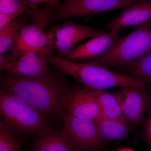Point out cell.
<instances>
[{
	"label": "cell",
	"instance_id": "cell-1",
	"mask_svg": "<svg viewBox=\"0 0 151 151\" xmlns=\"http://www.w3.org/2000/svg\"><path fill=\"white\" fill-rule=\"evenodd\" d=\"M2 89L35 107L47 118L62 116L63 102L70 87L65 80L50 73L33 78L1 76Z\"/></svg>",
	"mask_w": 151,
	"mask_h": 151
},
{
	"label": "cell",
	"instance_id": "cell-2",
	"mask_svg": "<svg viewBox=\"0 0 151 151\" xmlns=\"http://www.w3.org/2000/svg\"><path fill=\"white\" fill-rule=\"evenodd\" d=\"M47 64L72 76L85 88L101 90L124 86L146 88L147 84L132 76L113 72L108 68L85 61L77 63L63 59L52 53H43Z\"/></svg>",
	"mask_w": 151,
	"mask_h": 151
},
{
	"label": "cell",
	"instance_id": "cell-3",
	"mask_svg": "<svg viewBox=\"0 0 151 151\" xmlns=\"http://www.w3.org/2000/svg\"><path fill=\"white\" fill-rule=\"evenodd\" d=\"M52 15V9L48 6L31 11L35 23L26 25L19 32L6 56L9 61H15L28 51L52 53L54 46L51 37L45 30Z\"/></svg>",
	"mask_w": 151,
	"mask_h": 151
},
{
	"label": "cell",
	"instance_id": "cell-4",
	"mask_svg": "<svg viewBox=\"0 0 151 151\" xmlns=\"http://www.w3.org/2000/svg\"><path fill=\"white\" fill-rule=\"evenodd\" d=\"M0 113L1 122L12 131L36 134L48 128L47 117L29 103L2 89Z\"/></svg>",
	"mask_w": 151,
	"mask_h": 151
},
{
	"label": "cell",
	"instance_id": "cell-5",
	"mask_svg": "<svg viewBox=\"0 0 151 151\" xmlns=\"http://www.w3.org/2000/svg\"><path fill=\"white\" fill-rule=\"evenodd\" d=\"M151 51V19L122 38L103 56L85 61L105 68H111L128 64Z\"/></svg>",
	"mask_w": 151,
	"mask_h": 151
},
{
	"label": "cell",
	"instance_id": "cell-6",
	"mask_svg": "<svg viewBox=\"0 0 151 151\" xmlns=\"http://www.w3.org/2000/svg\"><path fill=\"white\" fill-rule=\"evenodd\" d=\"M142 0H63L52 9V18L60 21L82 17L89 21L97 14L126 8Z\"/></svg>",
	"mask_w": 151,
	"mask_h": 151
},
{
	"label": "cell",
	"instance_id": "cell-7",
	"mask_svg": "<svg viewBox=\"0 0 151 151\" xmlns=\"http://www.w3.org/2000/svg\"><path fill=\"white\" fill-rule=\"evenodd\" d=\"M64 126L62 130L74 148L89 150L101 147L104 140L95 122L76 118L64 111L62 116Z\"/></svg>",
	"mask_w": 151,
	"mask_h": 151
},
{
	"label": "cell",
	"instance_id": "cell-8",
	"mask_svg": "<svg viewBox=\"0 0 151 151\" xmlns=\"http://www.w3.org/2000/svg\"><path fill=\"white\" fill-rule=\"evenodd\" d=\"M105 32L104 30L93 28L68 22L57 25L48 31L57 56L63 58L78 42L90 37H94Z\"/></svg>",
	"mask_w": 151,
	"mask_h": 151
},
{
	"label": "cell",
	"instance_id": "cell-9",
	"mask_svg": "<svg viewBox=\"0 0 151 151\" xmlns=\"http://www.w3.org/2000/svg\"><path fill=\"white\" fill-rule=\"evenodd\" d=\"M114 94L130 127L135 128L144 125L146 111L151 103L150 94L145 88L124 86Z\"/></svg>",
	"mask_w": 151,
	"mask_h": 151
},
{
	"label": "cell",
	"instance_id": "cell-10",
	"mask_svg": "<svg viewBox=\"0 0 151 151\" xmlns=\"http://www.w3.org/2000/svg\"><path fill=\"white\" fill-rule=\"evenodd\" d=\"M0 69L11 78H33L50 73L43 53L29 51L15 61H10L6 56L0 54Z\"/></svg>",
	"mask_w": 151,
	"mask_h": 151
},
{
	"label": "cell",
	"instance_id": "cell-11",
	"mask_svg": "<svg viewBox=\"0 0 151 151\" xmlns=\"http://www.w3.org/2000/svg\"><path fill=\"white\" fill-rule=\"evenodd\" d=\"M64 111L76 118L95 122L102 114L93 90L71 87L65 97Z\"/></svg>",
	"mask_w": 151,
	"mask_h": 151
},
{
	"label": "cell",
	"instance_id": "cell-12",
	"mask_svg": "<svg viewBox=\"0 0 151 151\" xmlns=\"http://www.w3.org/2000/svg\"><path fill=\"white\" fill-rule=\"evenodd\" d=\"M120 32L121 30H114L92 37L73 48L62 59L71 61L97 59L110 51L122 39Z\"/></svg>",
	"mask_w": 151,
	"mask_h": 151
},
{
	"label": "cell",
	"instance_id": "cell-13",
	"mask_svg": "<svg viewBox=\"0 0 151 151\" xmlns=\"http://www.w3.org/2000/svg\"><path fill=\"white\" fill-rule=\"evenodd\" d=\"M151 19V0H142L125 9L122 13L103 27L109 31L121 30L131 26L142 25Z\"/></svg>",
	"mask_w": 151,
	"mask_h": 151
},
{
	"label": "cell",
	"instance_id": "cell-14",
	"mask_svg": "<svg viewBox=\"0 0 151 151\" xmlns=\"http://www.w3.org/2000/svg\"><path fill=\"white\" fill-rule=\"evenodd\" d=\"M33 151H74L73 144L61 131L47 128L35 134Z\"/></svg>",
	"mask_w": 151,
	"mask_h": 151
},
{
	"label": "cell",
	"instance_id": "cell-15",
	"mask_svg": "<svg viewBox=\"0 0 151 151\" xmlns=\"http://www.w3.org/2000/svg\"><path fill=\"white\" fill-rule=\"evenodd\" d=\"M94 122L104 140L124 139L129 135V124L109 119L102 113Z\"/></svg>",
	"mask_w": 151,
	"mask_h": 151
},
{
	"label": "cell",
	"instance_id": "cell-16",
	"mask_svg": "<svg viewBox=\"0 0 151 151\" xmlns=\"http://www.w3.org/2000/svg\"><path fill=\"white\" fill-rule=\"evenodd\" d=\"M93 90L103 114L109 119L129 124L122 112L119 100L114 93L111 94L103 90Z\"/></svg>",
	"mask_w": 151,
	"mask_h": 151
},
{
	"label": "cell",
	"instance_id": "cell-17",
	"mask_svg": "<svg viewBox=\"0 0 151 151\" xmlns=\"http://www.w3.org/2000/svg\"><path fill=\"white\" fill-rule=\"evenodd\" d=\"M117 67L122 73L132 76L146 84H151V51L137 60Z\"/></svg>",
	"mask_w": 151,
	"mask_h": 151
},
{
	"label": "cell",
	"instance_id": "cell-18",
	"mask_svg": "<svg viewBox=\"0 0 151 151\" xmlns=\"http://www.w3.org/2000/svg\"><path fill=\"white\" fill-rule=\"evenodd\" d=\"M25 24L24 19H17L0 31V54H4L10 49L19 32Z\"/></svg>",
	"mask_w": 151,
	"mask_h": 151
},
{
	"label": "cell",
	"instance_id": "cell-19",
	"mask_svg": "<svg viewBox=\"0 0 151 151\" xmlns=\"http://www.w3.org/2000/svg\"><path fill=\"white\" fill-rule=\"evenodd\" d=\"M22 146L12 131L0 123V151H21Z\"/></svg>",
	"mask_w": 151,
	"mask_h": 151
},
{
	"label": "cell",
	"instance_id": "cell-20",
	"mask_svg": "<svg viewBox=\"0 0 151 151\" xmlns=\"http://www.w3.org/2000/svg\"><path fill=\"white\" fill-rule=\"evenodd\" d=\"M22 10H29L24 0H0V13H12Z\"/></svg>",
	"mask_w": 151,
	"mask_h": 151
},
{
	"label": "cell",
	"instance_id": "cell-21",
	"mask_svg": "<svg viewBox=\"0 0 151 151\" xmlns=\"http://www.w3.org/2000/svg\"><path fill=\"white\" fill-rule=\"evenodd\" d=\"M22 14L30 15L31 10H22L16 12L9 14L0 13V31L2 30L6 27L11 24L17 17Z\"/></svg>",
	"mask_w": 151,
	"mask_h": 151
},
{
	"label": "cell",
	"instance_id": "cell-22",
	"mask_svg": "<svg viewBox=\"0 0 151 151\" xmlns=\"http://www.w3.org/2000/svg\"><path fill=\"white\" fill-rule=\"evenodd\" d=\"M147 111L148 116L144 124V136L151 151V103Z\"/></svg>",
	"mask_w": 151,
	"mask_h": 151
},
{
	"label": "cell",
	"instance_id": "cell-23",
	"mask_svg": "<svg viewBox=\"0 0 151 151\" xmlns=\"http://www.w3.org/2000/svg\"><path fill=\"white\" fill-rule=\"evenodd\" d=\"M29 6L30 10L38 8V5L40 4V0H24Z\"/></svg>",
	"mask_w": 151,
	"mask_h": 151
},
{
	"label": "cell",
	"instance_id": "cell-24",
	"mask_svg": "<svg viewBox=\"0 0 151 151\" xmlns=\"http://www.w3.org/2000/svg\"><path fill=\"white\" fill-rule=\"evenodd\" d=\"M60 0H40V3H46L47 6L53 8L58 4Z\"/></svg>",
	"mask_w": 151,
	"mask_h": 151
},
{
	"label": "cell",
	"instance_id": "cell-25",
	"mask_svg": "<svg viewBox=\"0 0 151 151\" xmlns=\"http://www.w3.org/2000/svg\"><path fill=\"white\" fill-rule=\"evenodd\" d=\"M117 151H136L134 150H133L130 148L128 147H123L122 148L119 149Z\"/></svg>",
	"mask_w": 151,
	"mask_h": 151
},
{
	"label": "cell",
	"instance_id": "cell-26",
	"mask_svg": "<svg viewBox=\"0 0 151 151\" xmlns=\"http://www.w3.org/2000/svg\"><path fill=\"white\" fill-rule=\"evenodd\" d=\"M100 147L94 148L89 150L88 151H100Z\"/></svg>",
	"mask_w": 151,
	"mask_h": 151
}]
</instances>
